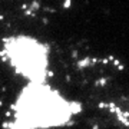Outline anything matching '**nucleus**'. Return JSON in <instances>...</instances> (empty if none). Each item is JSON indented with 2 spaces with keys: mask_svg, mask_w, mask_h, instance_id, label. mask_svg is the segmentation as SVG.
I'll list each match as a JSON object with an SVG mask.
<instances>
[{
  "mask_svg": "<svg viewBox=\"0 0 129 129\" xmlns=\"http://www.w3.org/2000/svg\"><path fill=\"white\" fill-rule=\"evenodd\" d=\"M0 59L24 82L52 79V49L32 35H10L2 39Z\"/></svg>",
  "mask_w": 129,
  "mask_h": 129,
  "instance_id": "nucleus-2",
  "label": "nucleus"
},
{
  "mask_svg": "<svg viewBox=\"0 0 129 129\" xmlns=\"http://www.w3.org/2000/svg\"><path fill=\"white\" fill-rule=\"evenodd\" d=\"M82 112V102L64 95L50 80L24 82L2 129H64Z\"/></svg>",
  "mask_w": 129,
  "mask_h": 129,
  "instance_id": "nucleus-1",
  "label": "nucleus"
}]
</instances>
